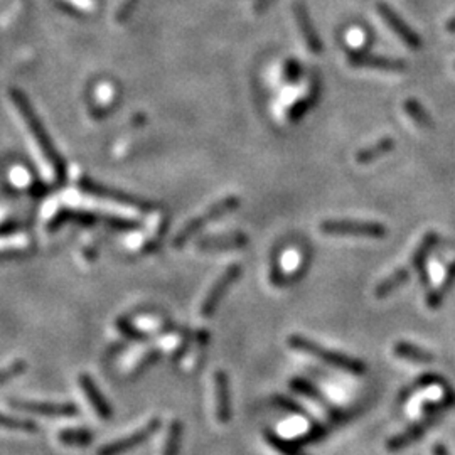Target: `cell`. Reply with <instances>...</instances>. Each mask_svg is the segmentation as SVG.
Listing matches in <instances>:
<instances>
[{"label": "cell", "mask_w": 455, "mask_h": 455, "mask_svg": "<svg viewBox=\"0 0 455 455\" xmlns=\"http://www.w3.org/2000/svg\"><path fill=\"white\" fill-rule=\"evenodd\" d=\"M11 100L14 103V106H16V110L19 111V115H21V119L24 120L27 130H29L32 140H34L37 149H39V154L42 159H44V162L49 164V167L53 169V174L56 179L63 182L66 179V164H64V159L61 157L58 150H56L54 144L51 142L49 134L46 132L44 125H42V121L39 120L36 111L32 110L29 100H27L24 93L21 90H16V88L11 90Z\"/></svg>", "instance_id": "obj_1"}, {"label": "cell", "mask_w": 455, "mask_h": 455, "mask_svg": "<svg viewBox=\"0 0 455 455\" xmlns=\"http://www.w3.org/2000/svg\"><path fill=\"white\" fill-rule=\"evenodd\" d=\"M287 342L292 349L300 351V353L311 354L314 356V358L324 361L326 364H331L334 366V368L341 369V371L356 374V376H361V374L366 373V364L363 363V361L351 358V356L348 354L337 353V351L322 348V346H319L317 342L309 339V337L294 334V336H289Z\"/></svg>", "instance_id": "obj_2"}, {"label": "cell", "mask_w": 455, "mask_h": 455, "mask_svg": "<svg viewBox=\"0 0 455 455\" xmlns=\"http://www.w3.org/2000/svg\"><path fill=\"white\" fill-rule=\"evenodd\" d=\"M79 189L88 196H95V198H101L106 201H115V203L124 204L126 208L139 209L142 211V213H152V211L159 209V206L156 203H152V201L139 198V196H132L129 194V192L114 189V187H108L105 184H98V182L90 179V177L79 179Z\"/></svg>", "instance_id": "obj_3"}, {"label": "cell", "mask_w": 455, "mask_h": 455, "mask_svg": "<svg viewBox=\"0 0 455 455\" xmlns=\"http://www.w3.org/2000/svg\"><path fill=\"white\" fill-rule=\"evenodd\" d=\"M240 204H241L240 198H236V196H228V198H224L221 201H218V203H214L213 206H209V208L206 209L203 214L192 218L191 221L181 229V233L177 234L176 240H174V246L182 248L187 241L191 240L192 236H194L196 233L199 231V229H203L206 224L214 221V219L221 218V216H224V214L231 213V211H234V209H238V206Z\"/></svg>", "instance_id": "obj_4"}, {"label": "cell", "mask_w": 455, "mask_h": 455, "mask_svg": "<svg viewBox=\"0 0 455 455\" xmlns=\"http://www.w3.org/2000/svg\"><path fill=\"white\" fill-rule=\"evenodd\" d=\"M321 231L329 236H354V238H374L381 240L386 238L388 229L379 223L363 221H324L321 223Z\"/></svg>", "instance_id": "obj_5"}, {"label": "cell", "mask_w": 455, "mask_h": 455, "mask_svg": "<svg viewBox=\"0 0 455 455\" xmlns=\"http://www.w3.org/2000/svg\"><path fill=\"white\" fill-rule=\"evenodd\" d=\"M161 429V419H152L149 421L144 429H140L134 434L126 435V437L115 440V442H110L98 450V455H124L130 450H134L135 447H139L140 444L147 442V440L156 435V431Z\"/></svg>", "instance_id": "obj_6"}, {"label": "cell", "mask_w": 455, "mask_h": 455, "mask_svg": "<svg viewBox=\"0 0 455 455\" xmlns=\"http://www.w3.org/2000/svg\"><path fill=\"white\" fill-rule=\"evenodd\" d=\"M241 274H243L241 265H231L221 276H219L218 280L214 281L213 289H211L209 294L206 295L203 306H201V316L206 319L213 317V314L216 312V309H218L219 302H221L224 295L228 294L229 287H231L234 281L240 279Z\"/></svg>", "instance_id": "obj_7"}, {"label": "cell", "mask_w": 455, "mask_h": 455, "mask_svg": "<svg viewBox=\"0 0 455 455\" xmlns=\"http://www.w3.org/2000/svg\"><path fill=\"white\" fill-rule=\"evenodd\" d=\"M58 221L61 219H73V221L84 223V224H96V223H105L108 226L116 228V229H126V231H132V229H139L140 223L135 219H125L119 218V216H108V214H93L86 213V211H71L64 209L58 214Z\"/></svg>", "instance_id": "obj_8"}, {"label": "cell", "mask_w": 455, "mask_h": 455, "mask_svg": "<svg viewBox=\"0 0 455 455\" xmlns=\"http://www.w3.org/2000/svg\"><path fill=\"white\" fill-rule=\"evenodd\" d=\"M378 12H379V16L383 17V21L386 22L389 29L395 32V34H396L398 37H400V39H401L403 42H405L408 48L415 49V51L421 49V39H420V36L416 34V32H415L414 29H411V27L408 26L406 22L403 21V19H401L400 16H398V14H396L395 11H393L391 7L386 6V4H384V2H379V4H378Z\"/></svg>", "instance_id": "obj_9"}, {"label": "cell", "mask_w": 455, "mask_h": 455, "mask_svg": "<svg viewBox=\"0 0 455 455\" xmlns=\"http://www.w3.org/2000/svg\"><path fill=\"white\" fill-rule=\"evenodd\" d=\"M442 415H424L419 424H414L411 426H408L406 430H403L401 434L395 435L386 442V449L389 452H400V450L406 449L408 445L415 444L416 440H420L425 435L426 430H430L437 421L440 420Z\"/></svg>", "instance_id": "obj_10"}, {"label": "cell", "mask_w": 455, "mask_h": 455, "mask_svg": "<svg viewBox=\"0 0 455 455\" xmlns=\"http://www.w3.org/2000/svg\"><path fill=\"white\" fill-rule=\"evenodd\" d=\"M17 410L42 416H76L79 408L74 403H53V401H12Z\"/></svg>", "instance_id": "obj_11"}, {"label": "cell", "mask_w": 455, "mask_h": 455, "mask_svg": "<svg viewBox=\"0 0 455 455\" xmlns=\"http://www.w3.org/2000/svg\"><path fill=\"white\" fill-rule=\"evenodd\" d=\"M348 61L354 68H373L381 69L388 73H401L406 69V63L401 59L386 58V56H376L369 53H349Z\"/></svg>", "instance_id": "obj_12"}, {"label": "cell", "mask_w": 455, "mask_h": 455, "mask_svg": "<svg viewBox=\"0 0 455 455\" xmlns=\"http://www.w3.org/2000/svg\"><path fill=\"white\" fill-rule=\"evenodd\" d=\"M294 16H295V22H297V26H299L300 34H302L304 42H306L309 51H312V53H316V54L322 53L321 37H319L316 27H314V24H312V19H311V16H309L307 7L304 6L300 0H297V2L294 4Z\"/></svg>", "instance_id": "obj_13"}, {"label": "cell", "mask_w": 455, "mask_h": 455, "mask_svg": "<svg viewBox=\"0 0 455 455\" xmlns=\"http://www.w3.org/2000/svg\"><path fill=\"white\" fill-rule=\"evenodd\" d=\"M216 389V419L221 425H226L231 419V396H229V378L223 369L214 373Z\"/></svg>", "instance_id": "obj_14"}, {"label": "cell", "mask_w": 455, "mask_h": 455, "mask_svg": "<svg viewBox=\"0 0 455 455\" xmlns=\"http://www.w3.org/2000/svg\"><path fill=\"white\" fill-rule=\"evenodd\" d=\"M248 236L245 233H233L228 236H209L203 238L196 243L199 251H226V250H240L248 245Z\"/></svg>", "instance_id": "obj_15"}, {"label": "cell", "mask_w": 455, "mask_h": 455, "mask_svg": "<svg viewBox=\"0 0 455 455\" xmlns=\"http://www.w3.org/2000/svg\"><path fill=\"white\" fill-rule=\"evenodd\" d=\"M79 386H81L83 393L86 395V400L91 403L93 410L96 411V415L103 420L111 419L114 410H111L110 403L106 401L105 396H103V393L100 391V389H98L96 383L93 381V378L90 376V374H81V376H79Z\"/></svg>", "instance_id": "obj_16"}, {"label": "cell", "mask_w": 455, "mask_h": 455, "mask_svg": "<svg viewBox=\"0 0 455 455\" xmlns=\"http://www.w3.org/2000/svg\"><path fill=\"white\" fill-rule=\"evenodd\" d=\"M393 353H395L396 358L410 361V363H416V364H429L434 363L435 356L430 351H426L420 346L410 344V342L400 341L393 346Z\"/></svg>", "instance_id": "obj_17"}, {"label": "cell", "mask_w": 455, "mask_h": 455, "mask_svg": "<svg viewBox=\"0 0 455 455\" xmlns=\"http://www.w3.org/2000/svg\"><path fill=\"white\" fill-rule=\"evenodd\" d=\"M319 96H321V83H319V79L314 76L312 78V84H311V90H309L307 96L302 98V100L295 101L294 105L290 106V110H289V114H287V119L290 121H299L300 119H304L307 111L311 110L312 106L317 105Z\"/></svg>", "instance_id": "obj_18"}, {"label": "cell", "mask_w": 455, "mask_h": 455, "mask_svg": "<svg viewBox=\"0 0 455 455\" xmlns=\"http://www.w3.org/2000/svg\"><path fill=\"white\" fill-rule=\"evenodd\" d=\"M439 243V234L435 231H429L425 234L424 238H421L420 245L416 246V250L414 251V255H411V260H410V265L411 269L415 270H424L426 266V260H429V255L431 253V250H434L435 246H437Z\"/></svg>", "instance_id": "obj_19"}, {"label": "cell", "mask_w": 455, "mask_h": 455, "mask_svg": "<svg viewBox=\"0 0 455 455\" xmlns=\"http://www.w3.org/2000/svg\"><path fill=\"white\" fill-rule=\"evenodd\" d=\"M395 140H393V137H383L379 139L376 144L374 145H369V147H364L361 149L358 154H356V161H358L359 164H369L373 161H376V159L386 156V154L391 152L393 149H395Z\"/></svg>", "instance_id": "obj_20"}, {"label": "cell", "mask_w": 455, "mask_h": 455, "mask_svg": "<svg viewBox=\"0 0 455 455\" xmlns=\"http://www.w3.org/2000/svg\"><path fill=\"white\" fill-rule=\"evenodd\" d=\"M408 279H410V270L408 269L395 270L391 275L388 276V279L379 281V284L376 285V289H374V295H376L378 299L388 297V295H391L393 292H395V290L400 289L403 284H406Z\"/></svg>", "instance_id": "obj_21"}, {"label": "cell", "mask_w": 455, "mask_h": 455, "mask_svg": "<svg viewBox=\"0 0 455 455\" xmlns=\"http://www.w3.org/2000/svg\"><path fill=\"white\" fill-rule=\"evenodd\" d=\"M454 284H455V260L450 264L447 274H445L442 284H440V287L431 290V292L429 294V297H426V306H429L430 309H439L440 306H442L445 295L452 290Z\"/></svg>", "instance_id": "obj_22"}, {"label": "cell", "mask_w": 455, "mask_h": 455, "mask_svg": "<svg viewBox=\"0 0 455 455\" xmlns=\"http://www.w3.org/2000/svg\"><path fill=\"white\" fill-rule=\"evenodd\" d=\"M58 439L61 444L69 445V447H86V445L93 444L95 434L86 429H66L59 431Z\"/></svg>", "instance_id": "obj_23"}, {"label": "cell", "mask_w": 455, "mask_h": 455, "mask_svg": "<svg viewBox=\"0 0 455 455\" xmlns=\"http://www.w3.org/2000/svg\"><path fill=\"white\" fill-rule=\"evenodd\" d=\"M265 440L269 442L270 447H274L281 455H307L294 440L280 437V435H276L271 430H265Z\"/></svg>", "instance_id": "obj_24"}, {"label": "cell", "mask_w": 455, "mask_h": 455, "mask_svg": "<svg viewBox=\"0 0 455 455\" xmlns=\"http://www.w3.org/2000/svg\"><path fill=\"white\" fill-rule=\"evenodd\" d=\"M403 108H405L406 115L410 116L416 125L421 126V129H431V126H434V120H431L429 111L420 105V101L414 100V98H408V100L403 103Z\"/></svg>", "instance_id": "obj_25"}, {"label": "cell", "mask_w": 455, "mask_h": 455, "mask_svg": "<svg viewBox=\"0 0 455 455\" xmlns=\"http://www.w3.org/2000/svg\"><path fill=\"white\" fill-rule=\"evenodd\" d=\"M439 384H442V386H445V379L442 376H439V374H434V373L424 374V376L416 378L415 381L410 384V386H406L405 389H403L401 396H400V403L406 401L408 398L414 395L415 391H419V389H425V388H429V386H439Z\"/></svg>", "instance_id": "obj_26"}, {"label": "cell", "mask_w": 455, "mask_h": 455, "mask_svg": "<svg viewBox=\"0 0 455 455\" xmlns=\"http://www.w3.org/2000/svg\"><path fill=\"white\" fill-rule=\"evenodd\" d=\"M182 431H184V425H182L179 420H174L171 425H169L167 439H166V445H164L162 455H179Z\"/></svg>", "instance_id": "obj_27"}, {"label": "cell", "mask_w": 455, "mask_h": 455, "mask_svg": "<svg viewBox=\"0 0 455 455\" xmlns=\"http://www.w3.org/2000/svg\"><path fill=\"white\" fill-rule=\"evenodd\" d=\"M289 386H290V389H294L295 393H299V395L311 398V400H314V401L326 403V398L322 396V393L319 391V389L314 386L311 381H307V379L294 378V379H290Z\"/></svg>", "instance_id": "obj_28"}, {"label": "cell", "mask_w": 455, "mask_h": 455, "mask_svg": "<svg viewBox=\"0 0 455 455\" xmlns=\"http://www.w3.org/2000/svg\"><path fill=\"white\" fill-rule=\"evenodd\" d=\"M455 406V391L454 389H447L445 395L440 398L439 401H429L421 406V414L424 415H442V411L449 410V408Z\"/></svg>", "instance_id": "obj_29"}, {"label": "cell", "mask_w": 455, "mask_h": 455, "mask_svg": "<svg viewBox=\"0 0 455 455\" xmlns=\"http://www.w3.org/2000/svg\"><path fill=\"white\" fill-rule=\"evenodd\" d=\"M0 429L19 430V431H36L37 425L32 420H22V419H16V416L0 414Z\"/></svg>", "instance_id": "obj_30"}, {"label": "cell", "mask_w": 455, "mask_h": 455, "mask_svg": "<svg viewBox=\"0 0 455 455\" xmlns=\"http://www.w3.org/2000/svg\"><path fill=\"white\" fill-rule=\"evenodd\" d=\"M116 329H119L125 337H129V339H132V341L144 342L150 337L147 332L137 329V327H135L134 324L129 321V319H124V317H120L119 321H116Z\"/></svg>", "instance_id": "obj_31"}, {"label": "cell", "mask_w": 455, "mask_h": 455, "mask_svg": "<svg viewBox=\"0 0 455 455\" xmlns=\"http://www.w3.org/2000/svg\"><path fill=\"white\" fill-rule=\"evenodd\" d=\"M26 368H27L26 361L17 359L14 361L12 364H9L6 366V368L0 369V386H4V384H7L9 381H12V379H16L17 376H21V374L26 371Z\"/></svg>", "instance_id": "obj_32"}, {"label": "cell", "mask_w": 455, "mask_h": 455, "mask_svg": "<svg viewBox=\"0 0 455 455\" xmlns=\"http://www.w3.org/2000/svg\"><path fill=\"white\" fill-rule=\"evenodd\" d=\"M326 435H327V426H326V425H321V424H316V425L312 426L311 430L307 431V434H304L302 437L295 439L294 442L297 444V445H300V447H302V445L321 442L322 439H326Z\"/></svg>", "instance_id": "obj_33"}, {"label": "cell", "mask_w": 455, "mask_h": 455, "mask_svg": "<svg viewBox=\"0 0 455 455\" xmlns=\"http://www.w3.org/2000/svg\"><path fill=\"white\" fill-rule=\"evenodd\" d=\"M161 358H162V351H161V349H152V351H149V353L145 354L144 358L139 361L137 366H135L132 376H134V378L140 376V374L147 371L149 368H152L154 364L159 363V361H161Z\"/></svg>", "instance_id": "obj_34"}, {"label": "cell", "mask_w": 455, "mask_h": 455, "mask_svg": "<svg viewBox=\"0 0 455 455\" xmlns=\"http://www.w3.org/2000/svg\"><path fill=\"white\" fill-rule=\"evenodd\" d=\"M274 403L279 408H281V410L285 411H290V414L294 415H300V416H309V414L306 410H304L302 406L299 405L297 401L292 400V398L285 396V395H275L274 396Z\"/></svg>", "instance_id": "obj_35"}, {"label": "cell", "mask_w": 455, "mask_h": 455, "mask_svg": "<svg viewBox=\"0 0 455 455\" xmlns=\"http://www.w3.org/2000/svg\"><path fill=\"white\" fill-rule=\"evenodd\" d=\"M284 78L287 79L290 84L299 83V79L302 78V68H300V64L297 63V61L290 59V61H287V63H285Z\"/></svg>", "instance_id": "obj_36"}, {"label": "cell", "mask_w": 455, "mask_h": 455, "mask_svg": "<svg viewBox=\"0 0 455 455\" xmlns=\"http://www.w3.org/2000/svg\"><path fill=\"white\" fill-rule=\"evenodd\" d=\"M137 4L139 0H124V4H121V7L119 9V12H116V22H125L126 19L132 16L134 9L137 7Z\"/></svg>", "instance_id": "obj_37"}, {"label": "cell", "mask_w": 455, "mask_h": 455, "mask_svg": "<svg viewBox=\"0 0 455 455\" xmlns=\"http://www.w3.org/2000/svg\"><path fill=\"white\" fill-rule=\"evenodd\" d=\"M16 245V246H21L26 243V238L24 236H16L12 238V240H0V248H7V245Z\"/></svg>", "instance_id": "obj_38"}, {"label": "cell", "mask_w": 455, "mask_h": 455, "mask_svg": "<svg viewBox=\"0 0 455 455\" xmlns=\"http://www.w3.org/2000/svg\"><path fill=\"white\" fill-rule=\"evenodd\" d=\"M274 2H275V0H256V4H255V12H256V14L265 12L266 9H269Z\"/></svg>", "instance_id": "obj_39"}, {"label": "cell", "mask_w": 455, "mask_h": 455, "mask_svg": "<svg viewBox=\"0 0 455 455\" xmlns=\"http://www.w3.org/2000/svg\"><path fill=\"white\" fill-rule=\"evenodd\" d=\"M431 452H434V455H449V450H447V447H445L444 444H435L434 450H431Z\"/></svg>", "instance_id": "obj_40"}, {"label": "cell", "mask_w": 455, "mask_h": 455, "mask_svg": "<svg viewBox=\"0 0 455 455\" xmlns=\"http://www.w3.org/2000/svg\"><path fill=\"white\" fill-rule=\"evenodd\" d=\"M445 29H447L450 34H455V16H452L449 19L447 26H445Z\"/></svg>", "instance_id": "obj_41"}]
</instances>
